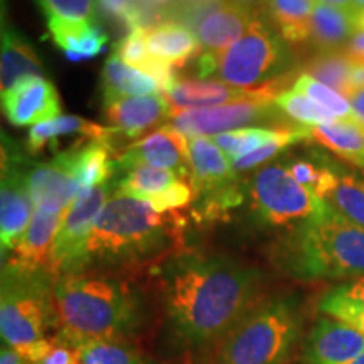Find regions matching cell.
I'll return each mask as SVG.
<instances>
[{"label":"cell","mask_w":364,"mask_h":364,"mask_svg":"<svg viewBox=\"0 0 364 364\" xmlns=\"http://www.w3.org/2000/svg\"><path fill=\"white\" fill-rule=\"evenodd\" d=\"M364 353V334L334 317L318 318L309 339V364H346Z\"/></svg>","instance_id":"obj_17"},{"label":"cell","mask_w":364,"mask_h":364,"mask_svg":"<svg viewBox=\"0 0 364 364\" xmlns=\"http://www.w3.org/2000/svg\"><path fill=\"white\" fill-rule=\"evenodd\" d=\"M273 103L277 105V108L284 115L290 117L304 127H317L338 122V118L332 115L331 112H327L321 105L312 102L311 98H307L306 95L299 93L294 88L285 90L280 95H277L273 98Z\"/></svg>","instance_id":"obj_36"},{"label":"cell","mask_w":364,"mask_h":364,"mask_svg":"<svg viewBox=\"0 0 364 364\" xmlns=\"http://www.w3.org/2000/svg\"><path fill=\"white\" fill-rule=\"evenodd\" d=\"M63 216L65 215H61V213L34 209L33 220H31L19 243L9 255L7 262H4V268L26 273H53L54 238H56Z\"/></svg>","instance_id":"obj_15"},{"label":"cell","mask_w":364,"mask_h":364,"mask_svg":"<svg viewBox=\"0 0 364 364\" xmlns=\"http://www.w3.org/2000/svg\"><path fill=\"white\" fill-rule=\"evenodd\" d=\"M196 198V188L193 182L179 179L171 186L169 189H166L164 193L154 196L150 201H147L150 206L156 209L161 215L166 213L177 211V209L186 208L188 204L194 201Z\"/></svg>","instance_id":"obj_41"},{"label":"cell","mask_w":364,"mask_h":364,"mask_svg":"<svg viewBox=\"0 0 364 364\" xmlns=\"http://www.w3.org/2000/svg\"><path fill=\"white\" fill-rule=\"evenodd\" d=\"M122 58V61L135 68V70L147 73L154 80L161 85L164 93H167L176 81L179 80L176 76L174 68L161 63L150 54L147 48V29H132L124 38L118 41L113 51Z\"/></svg>","instance_id":"obj_30"},{"label":"cell","mask_w":364,"mask_h":364,"mask_svg":"<svg viewBox=\"0 0 364 364\" xmlns=\"http://www.w3.org/2000/svg\"><path fill=\"white\" fill-rule=\"evenodd\" d=\"M83 364H152L118 341H91L78 346Z\"/></svg>","instance_id":"obj_38"},{"label":"cell","mask_w":364,"mask_h":364,"mask_svg":"<svg viewBox=\"0 0 364 364\" xmlns=\"http://www.w3.org/2000/svg\"><path fill=\"white\" fill-rule=\"evenodd\" d=\"M258 14L231 2L221 0L211 11L203 12L194 24L196 36L203 53L221 54L231 48L253 24Z\"/></svg>","instance_id":"obj_16"},{"label":"cell","mask_w":364,"mask_h":364,"mask_svg":"<svg viewBox=\"0 0 364 364\" xmlns=\"http://www.w3.org/2000/svg\"><path fill=\"white\" fill-rule=\"evenodd\" d=\"M231 2L238 4V6L248 9V11H252L255 14H258L262 11H267V6H268V0H231Z\"/></svg>","instance_id":"obj_49"},{"label":"cell","mask_w":364,"mask_h":364,"mask_svg":"<svg viewBox=\"0 0 364 364\" xmlns=\"http://www.w3.org/2000/svg\"><path fill=\"white\" fill-rule=\"evenodd\" d=\"M353 58L346 51L321 53L306 65L307 75L336 90L346 98H351L349 88V73H351Z\"/></svg>","instance_id":"obj_35"},{"label":"cell","mask_w":364,"mask_h":364,"mask_svg":"<svg viewBox=\"0 0 364 364\" xmlns=\"http://www.w3.org/2000/svg\"><path fill=\"white\" fill-rule=\"evenodd\" d=\"M346 364H364V353L361 354V356H358L356 359H353V361H349Z\"/></svg>","instance_id":"obj_52"},{"label":"cell","mask_w":364,"mask_h":364,"mask_svg":"<svg viewBox=\"0 0 364 364\" xmlns=\"http://www.w3.org/2000/svg\"><path fill=\"white\" fill-rule=\"evenodd\" d=\"M46 21L61 19L70 22L97 24V0H36Z\"/></svg>","instance_id":"obj_39"},{"label":"cell","mask_w":364,"mask_h":364,"mask_svg":"<svg viewBox=\"0 0 364 364\" xmlns=\"http://www.w3.org/2000/svg\"><path fill=\"white\" fill-rule=\"evenodd\" d=\"M117 164L118 169H124L132 164H149L159 169L172 171L179 176V179L193 182L189 139L172 125L161 127L139 142L130 144L124 152L118 154Z\"/></svg>","instance_id":"obj_12"},{"label":"cell","mask_w":364,"mask_h":364,"mask_svg":"<svg viewBox=\"0 0 364 364\" xmlns=\"http://www.w3.org/2000/svg\"><path fill=\"white\" fill-rule=\"evenodd\" d=\"M250 208L265 226L294 228L321 215L327 204L299 184L282 162L255 172L247 184Z\"/></svg>","instance_id":"obj_8"},{"label":"cell","mask_w":364,"mask_h":364,"mask_svg":"<svg viewBox=\"0 0 364 364\" xmlns=\"http://www.w3.org/2000/svg\"><path fill=\"white\" fill-rule=\"evenodd\" d=\"M41 364H83L80 358V351L70 344L54 339L53 349L49 351Z\"/></svg>","instance_id":"obj_43"},{"label":"cell","mask_w":364,"mask_h":364,"mask_svg":"<svg viewBox=\"0 0 364 364\" xmlns=\"http://www.w3.org/2000/svg\"><path fill=\"white\" fill-rule=\"evenodd\" d=\"M0 364H29L16 348H4L0 353Z\"/></svg>","instance_id":"obj_46"},{"label":"cell","mask_w":364,"mask_h":364,"mask_svg":"<svg viewBox=\"0 0 364 364\" xmlns=\"http://www.w3.org/2000/svg\"><path fill=\"white\" fill-rule=\"evenodd\" d=\"M287 167H289L290 174H292V177L299 184H302L304 188L316 193L318 181H321L322 167L324 166H317L316 162L307 161V159H295Z\"/></svg>","instance_id":"obj_42"},{"label":"cell","mask_w":364,"mask_h":364,"mask_svg":"<svg viewBox=\"0 0 364 364\" xmlns=\"http://www.w3.org/2000/svg\"><path fill=\"white\" fill-rule=\"evenodd\" d=\"M117 193V179L91 189H81L76 199L63 216L54 238L53 273L56 277L66 273H80L83 267L85 248L93 231L95 223Z\"/></svg>","instance_id":"obj_9"},{"label":"cell","mask_w":364,"mask_h":364,"mask_svg":"<svg viewBox=\"0 0 364 364\" xmlns=\"http://www.w3.org/2000/svg\"><path fill=\"white\" fill-rule=\"evenodd\" d=\"M147 48L154 58L169 66H184L201 49L198 36L177 21H162L147 29Z\"/></svg>","instance_id":"obj_24"},{"label":"cell","mask_w":364,"mask_h":364,"mask_svg":"<svg viewBox=\"0 0 364 364\" xmlns=\"http://www.w3.org/2000/svg\"><path fill=\"white\" fill-rule=\"evenodd\" d=\"M316 0H268L267 12L285 43L311 39V19Z\"/></svg>","instance_id":"obj_31"},{"label":"cell","mask_w":364,"mask_h":364,"mask_svg":"<svg viewBox=\"0 0 364 364\" xmlns=\"http://www.w3.org/2000/svg\"><path fill=\"white\" fill-rule=\"evenodd\" d=\"M318 309L327 317L348 322L364 334V277L329 290Z\"/></svg>","instance_id":"obj_33"},{"label":"cell","mask_w":364,"mask_h":364,"mask_svg":"<svg viewBox=\"0 0 364 364\" xmlns=\"http://www.w3.org/2000/svg\"><path fill=\"white\" fill-rule=\"evenodd\" d=\"M46 22L54 44L63 49L66 58L73 63L97 58L105 51V46L108 43V36L98 24L61 19H49Z\"/></svg>","instance_id":"obj_26"},{"label":"cell","mask_w":364,"mask_h":364,"mask_svg":"<svg viewBox=\"0 0 364 364\" xmlns=\"http://www.w3.org/2000/svg\"><path fill=\"white\" fill-rule=\"evenodd\" d=\"M354 27H356V33H364V9H359V11L354 14Z\"/></svg>","instance_id":"obj_50"},{"label":"cell","mask_w":364,"mask_h":364,"mask_svg":"<svg viewBox=\"0 0 364 364\" xmlns=\"http://www.w3.org/2000/svg\"><path fill=\"white\" fill-rule=\"evenodd\" d=\"M181 225L174 213L161 215L147 201L115 193L95 223L81 272L152 257L169 245Z\"/></svg>","instance_id":"obj_4"},{"label":"cell","mask_w":364,"mask_h":364,"mask_svg":"<svg viewBox=\"0 0 364 364\" xmlns=\"http://www.w3.org/2000/svg\"><path fill=\"white\" fill-rule=\"evenodd\" d=\"M29 159L2 135V186H0V241L2 253L12 252L33 220V196L27 184Z\"/></svg>","instance_id":"obj_10"},{"label":"cell","mask_w":364,"mask_h":364,"mask_svg":"<svg viewBox=\"0 0 364 364\" xmlns=\"http://www.w3.org/2000/svg\"><path fill=\"white\" fill-rule=\"evenodd\" d=\"M321 201L364 230V179L341 167L324 164L316 193Z\"/></svg>","instance_id":"obj_20"},{"label":"cell","mask_w":364,"mask_h":364,"mask_svg":"<svg viewBox=\"0 0 364 364\" xmlns=\"http://www.w3.org/2000/svg\"><path fill=\"white\" fill-rule=\"evenodd\" d=\"M354 14H349L334 6L316 2L311 19V43L321 53L339 51L353 39Z\"/></svg>","instance_id":"obj_28"},{"label":"cell","mask_w":364,"mask_h":364,"mask_svg":"<svg viewBox=\"0 0 364 364\" xmlns=\"http://www.w3.org/2000/svg\"><path fill=\"white\" fill-rule=\"evenodd\" d=\"M316 2L327 4V6H334L338 9H343V11L349 14H356L359 11L358 4L354 0H316Z\"/></svg>","instance_id":"obj_48"},{"label":"cell","mask_w":364,"mask_h":364,"mask_svg":"<svg viewBox=\"0 0 364 364\" xmlns=\"http://www.w3.org/2000/svg\"><path fill=\"white\" fill-rule=\"evenodd\" d=\"M354 2L358 4L359 9H364V0H354Z\"/></svg>","instance_id":"obj_53"},{"label":"cell","mask_w":364,"mask_h":364,"mask_svg":"<svg viewBox=\"0 0 364 364\" xmlns=\"http://www.w3.org/2000/svg\"><path fill=\"white\" fill-rule=\"evenodd\" d=\"M115 145L105 140H91L73 150L71 169L81 189H91L117 179L118 164L113 157Z\"/></svg>","instance_id":"obj_27"},{"label":"cell","mask_w":364,"mask_h":364,"mask_svg":"<svg viewBox=\"0 0 364 364\" xmlns=\"http://www.w3.org/2000/svg\"><path fill=\"white\" fill-rule=\"evenodd\" d=\"M103 108L112 129L127 139H136L172 118L171 105L164 95L122 98Z\"/></svg>","instance_id":"obj_18"},{"label":"cell","mask_w":364,"mask_h":364,"mask_svg":"<svg viewBox=\"0 0 364 364\" xmlns=\"http://www.w3.org/2000/svg\"><path fill=\"white\" fill-rule=\"evenodd\" d=\"M113 135H117V132L112 127L98 125L78 115H63L34 125L27 134L26 147L31 154H41L46 149L58 150L59 142L68 136H76L81 142L88 144L91 140L113 142Z\"/></svg>","instance_id":"obj_22"},{"label":"cell","mask_w":364,"mask_h":364,"mask_svg":"<svg viewBox=\"0 0 364 364\" xmlns=\"http://www.w3.org/2000/svg\"><path fill=\"white\" fill-rule=\"evenodd\" d=\"M159 91H162L161 85L152 76L129 66L118 54L113 53L105 63L102 71L103 107L122 98L150 97Z\"/></svg>","instance_id":"obj_25"},{"label":"cell","mask_w":364,"mask_h":364,"mask_svg":"<svg viewBox=\"0 0 364 364\" xmlns=\"http://www.w3.org/2000/svg\"><path fill=\"white\" fill-rule=\"evenodd\" d=\"M117 177V193L130 196V198L150 201L154 196L169 189L179 176L172 171L159 169L149 164H132L124 169H118Z\"/></svg>","instance_id":"obj_32"},{"label":"cell","mask_w":364,"mask_h":364,"mask_svg":"<svg viewBox=\"0 0 364 364\" xmlns=\"http://www.w3.org/2000/svg\"><path fill=\"white\" fill-rule=\"evenodd\" d=\"M290 129L292 127H245L215 135L211 139L231 161H236L273 140L282 139Z\"/></svg>","instance_id":"obj_34"},{"label":"cell","mask_w":364,"mask_h":364,"mask_svg":"<svg viewBox=\"0 0 364 364\" xmlns=\"http://www.w3.org/2000/svg\"><path fill=\"white\" fill-rule=\"evenodd\" d=\"M56 275L51 272H14L2 268L0 294V331L11 348L27 346L48 339L46 332L58 326L53 304V287Z\"/></svg>","instance_id":"obj_7"},{"label":"cell","mask_w":364,"mask_h":364,"mask_svg":"<svg viewBox=\"0 0 364 364\" xmlns=\"http://www.w3.org/2000/svg\"><path fill=\"white\" fill-rule=\"evenodd\" d=\"M177 2L179 4H182V6H188V7H191V6H203V4H208V2H213V0H177Z\"/></svg>","instance_id":"obj_51"},{"label":"cell","mask_w":364,"mask_h":364,"mask_svg":"<svg viewBox=\"0 0 364 364\" xmlns=\"http://www.w3.org/2000/svg\"><path fill=\"white\" fill-rule=\"evenodd\" d=\"M164 300L174 331L189 344L223 339L260 304L262 275L216 257L177 258L164 272Z\"/></svg>","instance_id":"obj_1"},{"label":"cell","mask_w":364,"mask_h":364,"mask_svg":"<svg viewBox=\"0 0 364 364\" xmlns=\"http://www.w3.org/2000/svg\"><path fill=\"white\" fill-rule=\"evenodd\" d=\"M97 9L105 19L117 21L127 29H149L140 0H97Z\"/></svg>","instance_id":"obj_40"},{"label":"cell","mask_w":364,"mask_h":364,"mask_svg":"<svg viewBox=\"0 0 364 364\" xmlns=\"http://www.w3.org/2000/svg\"><path fill=\"white\" fill-rule=\"evenodd\" d=\"M171 105L172 118L182 112L199 110V108H213L220 105L245 102V100L263 98L260 93H250L220 80H177L176 85L164 93Z\"/></svg>","instance_id":"obj_19"},{"label":"cell","mask_w":364,"mask_h":364,"mask_svg":"<svg viewBox=\"0 0 364 364\" xmlns=\"http://www.w3.org/2000/svg\"><path fill=\"white\" fill-rule=\"evenodd\" d=\"M346 53L349 54L353 59H359L364 61V33H356L353 36V39L349 41V44L346 46Z\"/></svg>","instance_id":"obj_45"},{"label":"cell","mask_w":364,"mask_h":364,"mask_svg":"<svg viewBox=\"0 0 364 364\" xmlns=\"http://www.w3.org/2000/svg\"><path fill=\"white\" fill-rule=\"evenodd\" d=\"M44 66L33 44L21 31L2 22V61H0V90L2 95L31 76H44Z\"/></svg>","instance_id":"obj_23"},{"label":"cell","mask_w":364,"mask_h":364,"mask_svg":"<svg viewBox=\"0 0 364 364\" xmlns=\"http://www.w3.org/2000/svg\"><path fill=\"white\" fill-rule=\"evenodd\" d=\"M349 88H351V98L356 91L364 88V61L353 59L351 73H349Z\"/></svg>","instance_id":"obj_44"},{"label":"cell","mask_w":364,"mask_h":364,"mask_svg":"<svg viewBox=\"0 0 364 364\" xmlns=\"http://www.w3.org/2000/svg\"><path fill=\"white\" fill-rule=\"evenodd\" d=\"M53 304L58 318L54 339L78 346L118 341L139 324V299L129 284L100 273H66L54 280Z\"/></svg>","instance_id":"obj_2"},{"label":"cell","mask_w":364,"mask_h":364,"mask_svg":"<svg viewBox=\"0 0 364 364\" xmlns=\"http://www.w3.org/2000/svg\"><path fill=\"white\" fill-rule=\"evenodd\" d=\"M280 115L282 112L273 103V100L255 98L213 108L182 112L172 118L171 125L182 132L188 139L189 136H215L225 132L272 122Z\"/></svg>","instance_id":"obj_11"},{"label":"cell","mask_w":364,"mask_h":364,"mask_svg":"<svg viewBox=\"0 0 364 364\" xmlns=\"http://www.w3.org/2000/svg\"><path fill=\"white\" fill-rule=\"evenodd\" d=\"M349 102H351V107L354 110V115L358 118V122H361L364 125V88L356 91Z\"/></svg>","instance_id":"obj_47"},{"label":"cell","mask_w":364,"mask_h":364,"mask_svg":"<svg viewBox=\"0 0 364 364\" xmlns=\"http://www.w3.org/2000/svg\"><path fill=\"white\" fill-rule=\"evenodd\" d=\"M29 364H41V363H29Z\"/></svg>","instance_id":"obj_54"},{"label":"cell","mask_w":364,"mask_h":364,"mask_svg":"<svg viewBox=\"0 0 364 364\" xmlns=\"http://www.w3.org/2000/svg\"><path fill=\"white\" fill-rule=\"evenodd\" d=\"M294 90L299 93L306 95L307 98H311L312 102L321 105L322 108H326L327 112H331L338 120H356L354 110L351 107V102L343 95L338 93L336 90L329 88L321 81L312 78L307 73H300L299 78L295 80Z\"/></svg>","instance_id":"obj_37"},{"label":"cell","mask_w":364,"mask_h":364,"mask_svg":"<svg viewBox=\"0 0 364 364\" xmlns=\"http://www.w3.org/2000/svg\"><path fill=\"white\" fill-rule=\"evenodd\" d=\"M290 63L287 43L265 21L257 17L248 31L225 53L218 54L221 81L273 100L284 90Z\"/></svg>","instance_id":"obj_6"},{"label":"cell","mask_w":364,"mask_h":364,"mask_svg":"<svg viewBox=\"0 0 364 364\" xmlns=\"http://www.w3.org/2000/svg\"><path fill=\"white\" fill-rule=\"evenodd\" d=\"M299 334V317L285 299L257 304L221 339L215 364H284Z\"/></svg>","instance_id":"obj_5"},{"label":"cell","mask_w":364,"mask_h":364,"mask_svg":"<svg viewBox=\"0 0 364 364\" xmlns=\"http://www.w3.org/2000/svg\"><path fill=\"white\" fill-rule=\"evenodd\" d=\"M75 147L61 150L49 162H31L27 184L36 209L65 215L80 194L81 188L71 169Z\"/></svg>","instance_id":"obj_13"},{"label":"cell","mask_w":364,"mask_h":364,"mask_svg":"<svg viewBox=\"0 0 364 364\" xmlns=\"http://www.w3.org/2000/svg\"><path fill=\"white\" fill-rule=\"evenodd\" d=\"M189 154L194 188L201 194H213L238 182L233 162L211 136H189Z\"/></svg>","instance_id":"obj_21"},{"label":"cell","mask_w":364,"mask_h":364,"mask_svg":"<svg viewBox=\"0 0 364 364\" xmlns=\"http://www.w3.org/2000/svg\"><path fill=\"white\" fill-rule=\"evenodd\" d=\"M277 265L304 280L364 277V230L326 206L277 243Z\"/></svg>","instance_id":"obj_3"},{"label":"cell","mask_w":364,"mask_h":364,"mask_svg":"<svg viewBox=\"0 0 364 364\" xmlns=\"http://www.w3.org/2000/svg\"><path fill=\"white\" fill-rule=\"evenodd\" d=\"M311 129L312 140L344 159L346 162L364 169V125L356 120H338Z\"/></svg>","instance_id":"obj_29"},{"label":"cell","mask_w":364,"mask_h":364,"mask_svg":"<svg viewBox=\"0 0 364 364\" xmlns=\"http://www.w3.org/2000/svg\"><path fill=\"white\" fill-rule=\"evenodd\" d=\"M2 108L14 127H34L59 117L61 98L51 81L31 76L2 95Z\"/></svg>","instance_id":"obj_14"}]
</instances>
